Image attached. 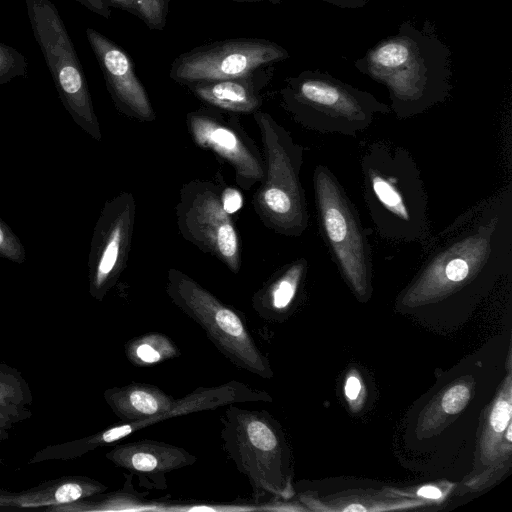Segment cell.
Here are the masks:
<instances>
[{"label": "cell", "mask_w": 512, "mask_h": 512, "mask_svg": "<svg viewBox=\"0 0 512 512\" xmlns=\"http://www.w3.org/2000/svg\"><path fill=\"white\" fill-rule=\"evenodd\" d=\"M409 297H436L489 284L512 266V187L459 214L424 243Z\"/></svg>", "instance_id": "1"}, {"label": "cell", "mask_w": 512, "mask_h": 512, "mask_svg": "<svg viewBox=\"0 0 512 512\" xmlns=\"http://www.w3.org/2000/svg\"><path fill=\"white\" fill-rule=\"evenodd\" d=\"M354 66L387 88L390 109L401 120L443 103L453 89L451 50L428 21L422 28L403 22L396 34L379 41Z\"/></svg>", "instance_id": "2"}, {"label": "cell", "mask_w": 512, "mask_h": 512, "mask_svg": "<svg viewBox=\"0 0 512 512\" xmlns=\"http://www.w3.org/2000/svg\"><path fill=\"white\" fill-rule=\"evenodd\" d=\"M363 197L378 235L394 243L424 244L430 237L424 181L411 153L384 141L362 153Z\"/></svg>", "instance_id": "3"}, {"label": "cell", "mask_w": 512, "mask_h": 512, "mask_svg": "<svg viewBox=\"0 0 512 512\" xmlns=\"http://www.w3.org/2000/svg\"><path fill=\"white\" fill-rule=\"evenodd\" d=\"M258 127L265 164L264 178L253 194L252 207L262 224L274 233L300 237L309 214L300 173L305 147L269 113L252 114Z\"/></svg>", "instance_id": "4"}, {"label": "cell", "mask_w": 512, "mask_h": 512, "mask_svg": "<svg viewBox=\"0 0 512 512\" xmlns=\"http://www.w3.org/2000/svg\"><path fill=\"white\" fill-rule=\"evenodd\" d=\"M280 106L302 127L318 133L356 136L376 114L390 106L320 70H304L287 77L279 90Z\"/></svg>", "instance_id": "5"}, {"label": "cell", "mask_w": 512, "mask_h": 512, "mask_svg": "<svg viewBox=\"0 0 512 512\" xmlns=\"http://www.w3.org/2000/svg\"><path fill=\"white\" fill-rule=\"evenodd\" d=\"M223 450L252 489L256 505L291 494L282 432L265 410L230 404L221 418ZM263 509V508H262Z\"/></svg>", "instance_id": "6"}, {"label": "cell", "mask_w": 512, "mask_h": 512, "mask_svg": "<svg viewBox=\"0 0 512 512\" xmlns=\"http://www.w3.org/2000/svg\"><path fill=\"white\" fill-rule=\"evenodd\" d=\"M165 291L172 303L201 326L230 362L258 377H272L269 360L256 345L239 311L176 268L167 272Z\"/></svg>", "instance_id": "7"}, {"label": "cell", "mask_w": 512, "mask_h": 512, "mask_svg": "<svg viewBox=\"0 0 512 512\" xmlns=\"http://www.w3.org/2000/svg\"><path fill=\"white\" fill-rule=\"evenodd\" d=\"M312 180L322 238L345 280L356 293L364 295L372 274L368 230L344 187L327 166L316 165Z\"/></svg>", "instance_id": "8"}, {"label": "cell", "mask_w": 512, "mask_h": 512, "mask_svg": "<svg viewBox=\"0 0 512 512\" xmlns=\"http://www.w3.org/2000/svg\"><path fill=\"white\" fill-rule=\"evenodd\" d=\"M33 36L59 98L73 121L96 141L102 132L72 39L51 0H25Z\"/></svg>", "instance_id": "9"}, {"label": "cell", "mask_w": 512, "mask_h": 512, "mask_svg": "<svg viewBox=\"0 0 512 512\" xmlns=\"http://www.w3.org/2000/svg\"><path fill=\"white\" fill-rule=\"evenodd\" d=\"M220 195L221 186L209 180L183 184L175 209L177 226L186 241L237 274L241 267L239 234Z\"/></svg>", "instance_id": "10"}, {"label": "cell", "mask_w": 512, "mask_h": 512, "mask_svg": "<svg viewBox=\"0 0 512 512\" xmlns=\"http://www.w3.org/2000/svg\"><path fill=\"white\" fill-rule=\"evenodd\" d=\"M289 52L264 38H231L192 48L170 65V78L180 85L240 76L288 59Z\"/></svg>", "instance_id": "11"}, {"label": "cell", "mask_w": 512, "mask_h": 512, "mask_svg": "<svg viewBox=\"0 0 512 512\" xmlns=\"http://www.w3.org/2000/svg\"><path fill=\"white\" fill-rule=\"evenodd\" d=\"M136 201L121 192L107 200L94 226L88 256L89 294L102 301L126 268L131 249Z\"/></svg>", "instance_id": "12"}, {"label": "cell", "mask_w": 512, "mask_h": 512, "mask_svg": "<svg viewBox=\"0 0 512 512\" xmlns=\"http://www.w3.org/2000/svg\"><path fill=\"white\" fill-rule=\"evenodd\" d=\"M186 126L196 146L213 152L233 168L241 189L249 191L263 180V153L234 114L226 116L207 106L187 113Z\"/></svg>", "instance_id": "13"}, {"label": "cell", "mask_w": 512, "mask_h": 512, "mask_svg": "<svg viewBox=\"0 0 512 512\" xmlns=\"http://www.w3.org/2000/svg\"><path fill=\"white\" fill-rule=\"evenodd\" d=\"M86 37L103 73L115 108L126 117L139 122L154 121L156 113L128 53L93 28L86 29Z\"/></svg>", "instance_id": "14"}, {"label": "cell", "mask_w": 512, "mask_h": 512, "mask_svg": "<svg viewBox=\"0 0 512 512\" xmlns=\"http://www.w3.org/2000/svg\"><path fill=\"white\" fill-rule=\"evenodd\" d=\"M105 457L116 467L129 472L146 489L167 488L166 475L195 464L197 457L182 447L143 439L116 444Z\"/></svg>", "instance_id": "15"}, {"label": "cell", "mask_w": 512, "mask_h": 512, "mask_svg": "<svg viewBox=\"0 0 512 512\" xmlns=\"http://www.w3.org/2000/svg\"><path fill=\"white\" fill-rule=\"evenodd\" d=\"M274 70V66H267L240 76L186 87L208 107L232 114H253L263 104L264 90L271 82Z\"/></svg>", "instance_id": "16"}, {"label": "cell", "mask_w": 512, "mask_h": 512, "mask_svg": "<svg viewBox=\"0 0 512 512\" xmlns=\"http://www.w3.org/2000/svg\"><path fill=\"white\" fill-rule=\"evenodd\" d=\"M107 486L84 476H67L46 481L21 492L0 489V510L36 509L58 506L102 494Z\"/></svg>", "instance_id": "17"}, {"label": "cell", "mask_w": 512, "mask_h": 512, "mask_svg": "<svg viewBox=\"0 0 512 512\" xmlns=\"http://www.w3.org/2000/svg\"><path fill=\"white\" fill-rule=\"evenodd\" d=\"M308 270L305 258L293 260L279 268L252 297V308L259 317L275 320L290 308L297 297Z\"/></svg>", "instance_id": "18"}, {"label": "cell", "mask_w": 512, "mask_h": 512, "mask_svg": "<svg viewBox=\"0 0 512 512\" xmlns=\"http://www.w3.org/2000/svg\"><path fill=\"white\" fill-rule=\"evenodd\" d=\"M91 498L77 500L58 506H52L43 509L47 512H93V511H142V510H164V506L159 504H144L141 497L135 492L125 489L121 492H115L104 497L99 495Z\"/></svg>", "instance_id": "19"}, {"label": "cell", "mask_w": 512, "mask_h": 512, "mask_svg": "<svg viewBox=\"0 0 512 512\" xmlns=\"http://www.w3.org/2000/svg\"><path fill=\"white\" fill-rule=\"evenodd\" d=\"M179 353L176 345L166 335L160 333L141 335L125 344V354L128 360L141 367L177 357Z\"/></svg>", "instance_id": "20"}, {"label": "cell", "mask_w": 512, "mask_h": 512, "mask_svg": "<svg viewBox=\"0 0 512 512\" xmlns=\"http://www.w3.org/2000/svg\"><path fill=\"white\" fill-rule=\"evenodd\" d=\"M32 399V392L21 373L0 363V407L31 417L27 407L32 404Z\"/></svg>", "instance_id": "21"}, {"label": "cell", "mask_w": 512, "mask_h": 512, "mask_svg": "<svg viewBox=\"0 0 512 512\" xmlns=\"http://www.w3.org/2000/svg\"><path fill=\"white\" fill-rule=\"evenodd\" d=\"M27 70L26 57L14 47L0 42V85L16 77H26Z\"/></svg>", "instance_id": "22"}, {"label": "cell", "mask_w": 512, "mask_h": 512, "mask_svg": "<svg viewBox=\"0 0 512 512\" xmlns=\"http://www.w3.org/2000/svg\"><path fill=\"white\" fill-rule=\"evenodd\" d=\"M139 18L153 31H162L167 22L170 0H135Z\"/></svg>", "instance_id": "23"}, {"label": "cell", "mask_w": 512, "mask_h": 512, "mask_svg": "<svg viewBox=\"0 0 512 512\" xmlns=\"http://www.w3.org/2000/svg\"><path fill=\"white\" fill-rule=\"evenodd\" d=\"M0 258L22 264L26 261V250L19 237L0 218Z\"/></svg>", "instance_id": "24"}, {"label": "cell", "mask_w": 512, "mask_h": 512, "mask_svg": "<svg viewBox=\"0 0 512 512\" xmlns=\"http://www.w3.org/2000/svg\"><path fill=\"white\" fill-rule=\"evenodd\" d=\"M470 399L469 389L462 384L451 387L442 398V407L448 414L460 412Z\"/></svg>", "instance_id": "25"}, {"label": "cell", "mask_w": 512, "mask_h": 512, "mask_svg": "<svg viewBox=\"0 0 512 512\" xmlns=\"http://www.w3.org/2000/svg\"><path fill=\"white\" fill-rule=\"evenodd\" d=\"M511 418V405L505 400H500L496 403L492 410L490 423L492 428L497 432H502L510 422Z\"/></svg>", "instance_id": "26"}, {"label": "cell", "mask_w": 512, "mask_h": 512, "mask_svg": "<svg viewBox=\"0 0 512 512\" xmlns=\"http://www.w3.org/2000/svg\"><path fill=\"white\" fill-rule=\"evenodd\" d=\"M221 203L228 214L237 212L243 206V197L240 191L233 187L221 188Z\"/></svg>", "instance_id": "27"}, {"label": "cell", "mask_w": 512, "mask_h": 512, "mask_svg": "<svg viewBox=\"0 0 512 512\" xmlns=\"http://www.w3.org/2000/svg\"><path fill=\"white\" fill-rule=\"evenodd\" d=\"M83 5L93 13L104 17L105 19L111 18V8L104 0H75Z\"/></svg>", "instance_id": "28"}, {"label": "cell", "mask_w": 512, "mask_h": 512, "mask_svg": "<svg viewBox=\"0 0 512 512\" xmlns=\"http://www.w3.org/2000/svg\"><path fill=\"white\" fill-rule=\"evenodd\" d=\"M30 418L27 415L15 413L0 407V426L6 429H11L12 426L18 422Z\"/></svg>", "instance_id": "29"}, {"label": "cell", "mask_w": 512, "mask_h": 512, "mask_svg": "<svg viewBox=\"0 0 512 512\" xmlns=\"http://www.w3.org/2000/svg\"><path fill=\"white\" fill-rule=\"evenodd\" d=\"M109 7L126 11L139 18V10L135 0H104Z\"/></svg>", "instance_id": "30"}, {"label": "cell", "mask_w": 512, "mask_h": 512, "mask_svg": "<svg viewBox=\"0 0 512 512\" xmlns=\"http://www.w3.org/2000/svg\"><path fill=\"white\" fill-rule=\"evenodd\" d=\"M323 1L332 5H335L339 8H362L364 7L370 0H317Z\"/></svg>", "instance_id": "31"}, {"label": "cell", "mask_w": 512, "mask_h": 512, "mask_svg": "<svg viewBox=\"0 0 512 512\" xmlns=\"http://www.w3.org/2000/svg\"><path fill=\"white\" fill-rule=\"evenodd\" d=\"M361 384L357 377L350 376L345 384V394L349 399H355L359 395Z\"/></svg>", "instance_id": "32"}, {"label": "cell", "mask_w": 512, "mask_h": 512, "mask_svg": "<svg viewBox=\"0 0 512 512\" xmlns=\"http://www.w3.org/2000/svg\"><path fill=\"white\" fill-rule=\"evenodd\" d=\"M418 495L425 498L438 499L442 494L441 491L436 487L425 486L418 490Z\"/></svg>", "instance_id": "33"}, {"label": "cell", "mask_w": 512, "mask_h": 512, "mask_svg": "<svg viewBox=\"0 0 512 512\" xmlns=\"http://www.w3.org/2000/svg\"><path fill=\"white\" fill-rule=\"evenodd\" d=\"M8 437H9V429H6V428H3L0 426V465L3 462V459H2L3 444H4V442H6L8 440Z\"/></svg>", "instance_id": "34"}, {"label": "cell", "mask_w": 512, "mask_h": 512, "mask_svg": "<svg viewBox=\"0 0 512 512\" xmlns=\"http://www.w3.org/2000/svg\"><path fill=\"white\" fill-rule=\"evenodd\" d=\"M344 511H365V508L359 504H352V505H349L348 507H346L344 509Z\"/></svg>", "instance_id": "35"}, {"label": "cell", "mask_w": 512, "mask_h": 512, "mask_svg": "<svg viewBox=\"0 0 512 512\" xmlns=\"http://www.w3.org/2000/svg\"><path fill=\"white\" fill-rule=\"evenodd\" d=\"M232 1H236V2H269V3H272V4H278L280 2H282L283 0H232Z\"/></svg>", "instance_id": "36"}, {"label": "cell", "mask_w": 512, "mask_h": 512, "mask_svg": "<svg viewBox=\"0 0 512 512\" xmlns=\"http://www.w3.org/2000/svg\"><path fill=\"white\" fill-rule=\"evenodd\" d=\"M507 426H508V425H507ZM507 439H508V441H511V440H512V438H511V427H510V425L508 426Z\"/></svg>", "instance_id": "37"}]
</instances>
